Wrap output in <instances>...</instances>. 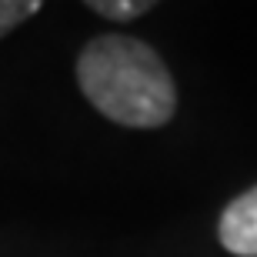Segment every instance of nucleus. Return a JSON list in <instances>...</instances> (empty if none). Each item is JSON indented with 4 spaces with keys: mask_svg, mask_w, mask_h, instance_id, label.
I'll return each mask as SVG.
<instances>
[{
    "mask_svg": "<svg viewBox=\"0 0 257 257\" xmlns=\"http://www.w3.org/2000/svg\"><path fill=\"white\" fill-rule=\"evenodd\" d=\"M77 84L107 120L131 131H157L177 110L167 64L151 44L124 34L87 40L77 57Z\"/></svg>",
    "mask_w": 257,
    "mask_h": 257,
    "instance_id": "obj_1",
    "label": "nucleus"
},
{
    "mask_svg": "<svg viewBox=\"0 0 257 257\" xmlns=\"http://www.w3.org/2000/svg\"><path fill=\"white\" fill-rule=\"evenodd\" d=\"M87 7L107 20H137L147 10H154V4L151 0H90Z\"/></svg>",
    "mask_w": 257,
    "mask_h": 257,
    "instance_id": "obj_3",
    "label": "nucleus"
},
{
    "mask_svg": "<svg viewBox=\"0 0 257 257\" xmlns=\"http://www.w3.org/2000/svg\"><path fill=\"white\" fill-rule=\"evenodd\" d=\"M217 237L227 254L257 257V184L224 207L217 220Z\"/></svg>",
    "mask_w": 257,
    "mask_h": 257,
    "instance_id": "obj_2",
    "label": "nucleus"
},
{
    "mask_svg": "<svg viewBox=\"0 0 257 257\" xmlns=\"http://www.w3.org/2000/svg\"><path fill=\"white\" fill-rule=\"evenodd\" d=\"M40 10V0H0V37H7L14 27L30 20Z\"/></svg>",
    "mask_w": 257,
    "mask_h": 257,
    "instance_id": "obj_4",
    "label": "nucleus"
}]
</instances>
